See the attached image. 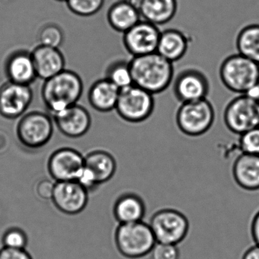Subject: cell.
<instances>
[{
  "label": "cell",
  "mask_w": 259,
  "mask_h": 259,
  "mask_svg": "<svg viewBox=\"0 0 259 259\" xmlns=\"http://www.w3.org/2000/svg\"><path fill=\"white\" fill-rule=\"evenodd\" d=\"M130 62L135 85L153 95L166 91L174 81V63L158 53L133 57Z\"/></svg>",
  "instance_id": "obj_1"
},
{
  "label": "cell",
  "mask_w": 259,
  "mask_h": 259,
  "mask_svg": "<svg viewBox=\"0 0 259 259\" xmlns=\"http://www.w3.org/2000/svg\"><path fill=\"white\" fill-rule=\"evenodd\" d=\"M82 92L81 77L76 72L65 69L45 81L41 95L47 110L53 118L76 104Z\"/></svg>",
  "instance_id": "obj_2"
},
{
  "label": "cell",
  "mask_w": 259,
  "mask_h": 259,
  "mask_svg": "<svg viewBox=\"0 0 259 259\" xmlns=\"http://www.w3.org/2000/svg\"><path fill=\"white\" fill-rule=\"evenodd\" d=\"M219 75L226 89L238 95H245L259 84V63L237 53L223 60Z\"/></svg>",
  "instance_id": "obj_3"
},
{
  "label": "cell",
  "mask_w": 259,
  "mask_h": 259,
  "mask_svg": "<svg viewBox=\"0 0 259 259\" xmlns=\"http://www.w3.org/2000/svg\"><path fill=\"white\" fill-rule=\"evenodd\" d=\"M156 242L149 224L143 221L119 224L115 231V248L119 254L128 258L148 255Z\"/></svg>",
  "instance_id": "obj_4"
},
{
  "label": "cell",
  "mask_w": 259,
  "mask_h": 259,
  "mask_svg": "<svg viewBox=\"0 0 259 259\" xmlns=\"http://www.w3.org/2000/svg\"><path fill=\"white\" fill-rule=\"evenodd\" d=\"M214 119V108L207 98L183 103L176 115L179 130L192 137L205 134L211 128Z\"/></svg>",
  "instance_id": "obj_5"
},
{
  "label": "cell",
  "mask_w": 259,
  "mask_h": 259,
  "mask_svg": "<svg viewBox=\"0 0 259 259\" xmlns=\"http://www.w3.org/2000/svg\"><path fill=\"white\" fill-rule=\"evenodd\" d=\"M157 242L180 245L189 231V221L178 210L163 208L151 216L149 223Z\"/></svg>",
  "instance_id": "obj_6"
},
{
  "label": "cell",
  "mask_w": 259,
  "mask_h": 259,
  "mask_svg": "<svg viewBox=\"0 0 259 259\" xmlns=\"http://www.w3.org/2000/svg\"><path fill=\"white\" fill-rule=\"evenodd\" d=\"M154 109V95L133 84L121 89L115 110L123 120L139 123L148 119Z\"/></svg>",
  "instance_id": "obj_7"
},
{
  "label": "cell",
  "mask_w": 259,
  "mask_h": 259,
  "mask_svg": "<svg viewBox=\"0 0 259 259\" xmlns=\"http://www.w3.org/2000/svg\"><path fill=\"white\" fill-rule=\"evenodd\" d=\"M20 143L28 149L43 148L54 134V119L51 115L33 111L22 116L16 128Z\"/></svg>",
  "instance_id": "obj_8"
},
{
  "label": "cell",
  "mask_w": 259,
  "mask_h": 259,
  "mask_svg": "<svg viewBox=\"0 0 259 259\" xmlns=\"http://www.w3.org/2000/svg\"><path fill=\"white\" fill-rule=\"evenodd\" d=\"M224 122L229 130L240 135L259 127V102L246 95H239L226 106Z\"/></svg>",
  "instance_id": "obj_9"
},
{
  "label": "cell",
  "mask_w": 259,
  "mask_h": 259,
  "mask_svg": "<svg viewBox=\"0 0 259 259\" xmlns=\"http://www.w3.org/2000/svg\"><path fill=\"white\" fill-rule=\"evenodd\" d=\"M172 82L174 95L181 104L205 99L210 91L207 75L196 68L182 69Z\"/></svg>",
  "instance_id": "obj_10"
},
{
  "label": "cell",
  "mask_w": 259,
  "mask_h": 259,
  "mask_svg": "<svg viewBox=\"0 0 259 259\" xmlns=\"http://www.w3.org/2000/svg\"><path fill=\"white\" fill-rule=\"evenodd\" d=\"M160 34L161 31L158 26L141 20L124 33L122 41L132 57H141L157 52Z\"/></svg>",
  "instance_id": "obj_11"
},
{
  "label": "cell",
  "mask_w": 259,
  "mask_h": 259,
  "mask_svg": "<svg viewBox=\"0 0 259 259\" xmlns=\"http://www.w3.org/2000/svg\"><path fill=\"white\" fill-rule=\"evenodd\" d=\"M84 166V157L72 148L54 151L48 160V172L55 182L76 181Z\"/></svg>",
  "instance_id": "obj_12"
},
{
  "label": "cell",
  "mask_w": 259,
  "mask_h": 259,
  "mask_svg": "<svg viewBox=\"0 0 259 259\" xmlns=\"http://www.w3.org/2000/svg\"><path fill=\"white\" fill-rule=\"evenodd\" d=\"M32 100L31 86L8 81L0 88V115L17 119L26 112Z\"/></svg>",
  "instance_id": "obj_13"
},
{
  "label": "cell",
  "mask_w": 259,
  "mask_h": 259,
  "mask_svg": "<svg viewBox=\"0 0 259 259\" xmlns=\"http://www.w3.org/2000/svg\"><path fill=\"white\" fill-rule=\"evenodd\" d=\"M89 195V192L78 182H56L51 201L62 213L75 215L85 208Z\"/></svg>",
  "instance_id": "obj_14"
},
{
  "label": "cell",
  "mask_w": 259,
  "mask_h": 259,
  "mask_svg": "<svg viewBox=\"0 0 259 259\" xmlns=\"http://www.w3.org/2000/svg\"><path fill=\"white\" fill-rule=\"evenodd\" d=\"M53 119L62 134L72 139L84 136L92 125L90 113L78 104L71 106Z\"/></svg>",
  "instance_id": "obj_15"
},
{
  "label": "cell",
  "mask_w": 259,
  "mask_h": 259,
  "mask_svg": "<svg viewBox=\"0 0 259 259\" xmlns=\"http://www.w3.org/2000/svg\"><path fill=\"white\" fill-rule=\"evenodd\" d=\"M138 9L142 20L157 26L170 22L178 10L177 0H130Z\"/></svg>",
  "instance_id": "obj_16"
},
{
  "label": "cell",
  "mask_w": 259,
  "mask_h": 259,
  "mask_svg": "<svg viewBox=\"0 0 259 259\" xmlns=\"http://www.w3.org/2000/svg\"><path fill=\"white\" fill-rule=\"evenodd\" d=\"M37 78L46 80L65 70L64 56L58 48L39 45L31 52Z\"/></svg>",
  "instance_id": "obj_17"
},
{
  "label": "cell",
  "mask_w": 259,
  "mask_h": 259,
  "mask_svg": "<svg viewBox=\"0 0 259 259\" xmlns=\"http://www.w3.org/2000/svg\"><path fill=\"white\" fill-rule=\"evenodd\" d=\"M6 74L9 81L31 85L37 78L31 53L16 51L9 57L6 63Z\"/></svg>",
  "instance_id": "obj_18"
},
{
  "label": "cell",
  "mask_w": 259,
  "mask_h": 259,
  "mask_svg": "<svg viewBox=\"0 0 259 259\" xmlns=\"http://www.w3.org/2000/svg\"><path fill=\"white\" fill-rule=\"evenodd\" d=\"M232 174L239 187L259 190V155L241 153L233 163Z\"/></svg>",
  "instance_id": "obj_19"
},
{
  "label": "cell",
  "mask_w": 259,
  "mask_h": 259,
  "mask_svg": "<svg viewBox=\"0 0 259 259\" xmlns=\"http://www.w3.org/2000/svg\"><path fill=\"white\" fill-rule=\"evenodd\" d=\"M146 213L145 201L133 192L122 194L115 201L113 215L119 224H130L143 221Z\"/></svg>",
  "instance_id": "obj_20"
},
{
  "label": "cell",
  "mask_w": 259,
  "mask_h": 259,
  "mask_svg": "<svg viewBox=\"0 0 259 259\" xmlns=\"http://www.w3.org/2000/svg\"><path fill=\"white\" fill-rule=\"evenodd\" d=\"M189 46V37L183 31L169 28L161 31L157 53L174 63L184 57Z\"/></svg>",
  "instance_id": "obj_21"
},
{
  "label": "cell",
  "mask_w": 259,
  "mask_h": 259,
  "mask_svg": "<svg viewBox=\"0 0 259 259\" xmlns=\"http://www.w3.org/2000/svg\"><path fill=\"white\" fill-rule=\"evenodd\" d=\"M120 89L104 78L95 81L89 92L90 105L97 111L108 113L115 110Z\"/></svg>",
  "instance_id": "obj_22"
},
{
  "label": "cell",
  "mask_w": 259,
  "mask_h": 259,
  "mask_svg": "<svg viewBox=\"0 0 259 259\" xmlns=\"http://www.w3.org/2000/svg\"><path fill=\"white\" fill-rule=\"evenodd\" d=\"M142 20L138 9L127 0H119L107 12V21L114 31L124 33Z\"/></svg>",
  "instance_id": "obj_23"
},
{
  "label": "cell",
  "mask_w": 259,
  "mask_h": 259,
  "mask_svg": "<svg viewBox=\"0 0 259 259\" xmlns=\"http://www.w3.org/2000/svg\"><path fill=\"white\" fill-rule=\"evenodd\" d=\"M84 166L96 177L99 185L110 181L116 172V159L108 151L95 150L84 157Z\"/></svg>",
  "instance_id": "obj_24"
},
{
  "label": "cell",
  "mask_w": 259,
  "mask_h": 259,
  "mask_svg": "<svg viewBox=\"0 0 259 259\" xmlns=\"http://www.w3.org/2000/svg\"><path fill=\"white\" fill-rule=\"evenodd\" d=\"M236 46L238 54L259 63V25L242 28L236 36Z\"/></svg>",
  "instance_id": "obj_25"
},
{
  "label": "cell",
  "mask_w": 259,
  "mask_h": 259,
  "mask_svg": "<svg viewBox=\"0 0 259 259\" xmlns=\"http://www.w3.org/2000/svg\"><path fill=\"white\" fill-rule=\"evenodd\" d=\"M105 78L110 80L120 90L133 85L134 83H133L130 62L125 60H117L113 61L107 67Z\"/></svg>",
  "instance_id": "obj_26"
},
{
  "label": "cell",
  "mask_w": 259,
  "mask_h": 259,
  "mask_svg": "<svg viewBox=\"0 0 259 259\" xmlns=\"http://www.w3.org/2000/svg\"><path fill=\"white\" fill-rule=\"evenodd\" d=\"M64 40L63 30L58 25L48 24L39 33L40 45L53 48H60Z\"/></svg>",
  "instance_id": "obj_27"
},
{
  "label": "cell",
  "mask_w": 259,
  "mask_h": 259,
  "mask_svg": "<svg viewBox=\"0 0 259 259\" xmlns=\"http://www.w3.org/2000/svg\"><path fill=\"white\" fill-rule=\"evenodd\" d=\"M105 0H68V7L71 12L80 16H91L98 13L102 8Z\"/></svg>",
  "instance_id": "obj_28"
},
{
  "label": "cell",
  "mask_w": 259,
  "mask_h": 259,
  "mask_svg": "<svg viewBox=\"0 0 259 259\" xmlns=\"http://www.w3.org/2000/svg\"><path fill=\"white\" fill-rule=\"evenodd\" d=\"M3 247L13 249H27L28 238L26 233L19 227H11L6 230L2 238Z\"/></svg>",
  "instance_id": "obj_29"
},
{
  "label": "cell",
  "mask_w": 259,
  "mask_h": 259,
  "mask_svg": "<svg viewBox=\"0 0 259 259\" xmlns=\"http://www.w3.org/2000/svg\"><path fill=\"white\" fill-rule=\"evenodd\" d=\"M239 136V147L242 153L259 155V127Z\"/></svg>",
  "instance_id": "obj_30"
},
{
  "label": "cell",
  "mask_w": 259,
  "mask_h": 259,
  "mask_svg": "<svg viewBox=\"0 0 259 259\" xmlns=\"http://www.w3.org/2000/svg\"><path fill=\"white\" fill-rule=\"evenodd\" d=\"M149 255L151 259H179L180 248L177 245L156 242Z\"/></svg>",
  "instance_id": "obj_31"
},
{
  "label": "cell",
  "mask_w": 259,
  "mask_h": 259,
  "mask_svg": "<svg viewBox=\"0 0 259 259\" xmlns=\"http://www.w3.org/2000/svg\"><path fill=\"white\" fill-rule=\"evenodd\" d=\"M76 182H78L82 187H84L89 193L96 190L98 186H100L93 172L85 166H84L81 174L78 176Z\"/></svg>",
  "instance_id": "obj_32"
},
{
  "label": "cell",
  "mask_w": 259,
  "mask_h": 259,
  "mask_svg": "<svg viewBox=\"0 0 259 259\" xmlns=\"http://www.w3.org/2000/svg\"><path fill=\"white\" fill-rule=\"evenodd\" d=\"M55 183L48 179L40 180L36 186L37 196L44 200H52Z\"/></svg>",
  "instance_id": "obj_33"
},
{
  "label": "cell",
  "mask_w": 259,
  "mask_h": 259,
  "mask_svg": "<svg viewBox=\"0 0 259 259\" xmlns=\"http://www.w3.org/2000/svg\"><path fill=\"white\" fill-rule=\"evenodd\" d=\"M0 259H33L26 249H13L2 247L0 248Z\"/></svg>",
  "instance_id": "obj_34"
},
{
  "label": "cell",
  "mask_w": 259,
  "mask_h": 259,
  "mask_svg": "<svg viewBox=\"0 0 259 259\" xmlns=\"http://www.w3.org/2000/svg\"><path fill=\"white\" fill-rule=\"evenodd\" d=\"M251 234L254 244L259 245V211L256 213L251 221Z\"/></svg>",
  "instance_id": "obj_35"
},
{
  "label": "cell",
  "mask_w": 259,
  "mask_h": 259,
  "mask_svg": "<svg viewBox=\"0 0 259 259\" xmlns=\"http://www.w3.org/2000/svg\"><path fill=\"white\" fill-rule=\"evenodd\" d=\"M242 259H259V245L254 244L245 248Z\"/></svg>",
  "instance_id": "obj_36"
},
{
  "label": "cell",
  "mask_w": 259,
  "mask_h": 259,
  "mask_svg": "<svg viewBox=\"0 0 259 259\" xmlns=\"http://www.w3.org/2000/svg\"><path fill=\"white\" fill-rule=\"evenodd\" d=\"M57 1H60V2H67L68 0H57Z\"/></svg>",
  "instance_id": "obj_37"
},
{
  "label": "cell",
  "mask_w": 259,
  "mask_h": 259,
  "mask_svg": "<svg viewBox=\"0 0 259 259\" xmlns=\"http://www.w3.org/2000/svg\"><path fill=\"white\" fill-rule=\"evenodd\" d=\"M127 1H130V0H127Z\"/></svg>",
  "instance_id": "obj_38"
},
{
  "label": "cell",
  "mask_w": 259,
  "mask_h": 259,
  "mask_svg": "<svg viewBox=\"0 0 259 259\" xmlns=\"http://www.w3.org/2000/svg\"><path fill=\"white\" fill-rule=\"evenodd\" d=\"M258 102H259V101H258Z\"/></svg>",
  "instance_id": "obj_39"
}]
</instances>
